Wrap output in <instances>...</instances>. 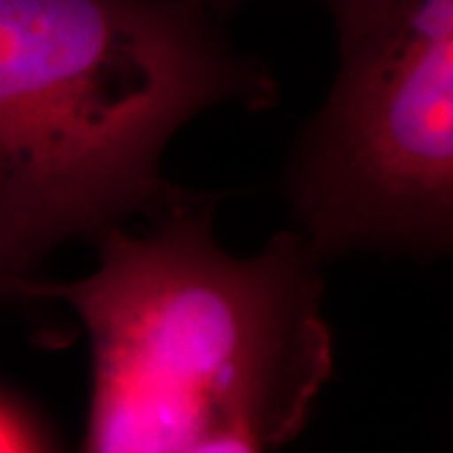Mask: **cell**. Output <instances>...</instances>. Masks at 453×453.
Wrapping results in <instances>:
<instances>
[{
    "mask_svg": "<svg viewBox=\"0 0 453 453\" xmlns=\"http://www.w3.org/2000/svg\"><path fill=\"white\" fill-rule=\"evenodd\" d=\"M277 98L196 0H0V288L189 195L164 154L196 116Z\"/></svg>",
    "mask_w": 453,
    "mask_h": 453,
    "instance_id": "cell-2",
    "label": "cell"
},
{
    "mask_svg": "<svg viewBox=\"0 0 453 453\" xmlns=\"http://www.w3.org/2000/svg\"><path fill=\"white\" fill-rule=\"evenodd\" d=\"M265 443L250 431H222L184 453H265Z\"/></svg>",
    "mask_w": 453,
    "mask_h": 453,
    "instance_id": "cell-6",
    "label": "cell"
},
{
    "mask_svg": "<svg viewBox=\"0 0 453 453\" xmlns=\"http://www.w3.org/2000/svg\"><path fill=\"white\" fill-rule=\"evenodd\" d=\"M196 3H202L214 16L225 20L250 0H196ZM315 3H320L333 18V26L338 33V46H345L356 41L357 35L371 31L390 5V0H315Z\"/></svg>",
    "mask_w": 453,
    "mask_h": 453,
    "instance_id": "cell-4",
    "label": "cell"
},
{
    "mask_svg": "<svg viewBox=\"0 0 453 453\" xmlns=\"http://www.w3.org/2000/svg\"><path fill=\"white\" fill-rule=\"evenodd\" d=\"M0 453H49L41 434L11 401L0 395Z\"/></svg>",
    "mask_w": 453,
    "mask_h": 453,
    "instance_id": "cell-5",
    "label": "cell"
},
{
    "mask_svg": "<svg viewBox=\"0 0 453 453\" xmlns=\"http://www.w3.org/2000/svg\"><path fill=\"white\" fill-rule=\"evenodd\" d=\"M292 229L325 265L453 247V0H390L338 46L323 104L282 162Z\"/></svg>",
    "mask_w": 453,
    "mask_h": 453,
    "instance_id": "cell-3",
    "label": "cell"
},
{
    "mask_svg": "<svg viewBox=\"0 0 453 453\" xmlns=\"http://www.w3.org/2000/svg\"><path fill=\"white\" fill-rule=\"evenodd\" d=\"M217 202L189 192L144 232L98 234L96 267L79 280L5 288L61 300L88 335L81 453H184L222 431L280 446L308 421L333 372L325 262L295 229L255 255L226 252Z\"/></svg>",
    "mask_w": 453,
    "mask_h": 453,
    "instance_id": "cell-1",
    "label": "cell"
}]
</instances>
